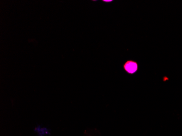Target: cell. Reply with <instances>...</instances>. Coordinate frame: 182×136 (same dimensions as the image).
<instances>
[{
    "mask_svg": "<svg viewBox=\"0 0 182 136\" xmlns=\"http://www.w3.org/2000/svg\"><path fill=\"white\" fill-rule=\"evenodd\" d=\"M124 70L129 74H133L137 71L138 69V64L135 61H128L124 64Z\"/></svg>",
    "mask_w": 182,
    "mask_h": 136,
    "instance_id": "6da1fadb",
    "label": "cell"
}]
</instances>
